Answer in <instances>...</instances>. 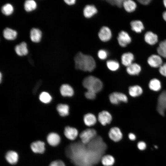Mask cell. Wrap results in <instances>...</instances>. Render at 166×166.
<instances>
[{
    "label": "cell",
    "mask_w": 166,
    "mask_h": 166,
    "mask_svg": "<svg viewBox=\"0 0 166 166\" xmlns=\"http://www.w3.org/2000/svg\"><path fill=\"white\" fill-rule=\"evenodd\" d=\"M75 67L76 69L85 71L91 72L96 67V62L92 56L77 53L74 57Z\"/></svg>",
    "instance_id": "cell-1"
},
{
    "label": "cell",
    "mask_w": 166,
    "mask_h": 166,
    "mask_svg": "<svg viewBox=\"0 0 166 166\" xmlns=\"http://www.w3.org/2000/svg\"><path fill=\"white\" fill-rule=\"evenodd\" d=\"M82 84L87 90L97 93L100 91L103 88V84L99 78L92 76L86 77L84 79Z\"/></svg>",
    "instance_id": "cell-2"
},
{
    "label": "cell",
    "mask_w": 166,
    "mask_h": 166,
    "mask_svg": "<svg viewBox=\"0 0 166 166\" xmlns=\"http://www.w3.org/2000/svg\"><path fill=\"white\" fill-rule=\"evenodd\" d=\"M97 134V131L95 129L88 128L81 131L79 136L81 143L86 144L90 142Z\"/></svg>",
    "instance_id": "cell-3"
},
{
    "label": "cell",
    "mask_w": 166,
    "mask_h": 166,
    "mask_svg": "<svg viewBox=\"0 0 166 166\" xmlns=\"http://www.w3.org/2000/svg\"><path fill=\"white\" fill-rule=\"evenodd\" d=\"M157 109L160 114L164 115L166 110V90L161 92L158 97Z\"/></svg>",
    "instance_id": "cell-4"
},
{
    "label": "cell",
    "mask_w": 166,
    "mask_h": 166,
    "mask_svg": "<svg viewBox=\"0 0 166 166\" xmlns=\"http://www.w3.org/2000/svg\"><path fill=\"white\" fill-rule=\"evenodd\" d=\"M108 135L109 138L115 142L120 141L123 137L122 132L120 129L117 127L111 128L109 131Z\"/></svg>",
    "instance_id": "cell-5"
},
{
    "label": "cell",
    "mask_w": 166,
    "mask_h": 166,
    "mask_svg": "<svg viewBox=\"0 0 166 166\" xmlns=\"http://www.w3.org/2000/svg\"><path fill=\"white\" fill-rule=\"evenodd\" d=\"M109 100L113 104H118L121 102H126L128 101V98L124 94L119 92H113L109 96Z\"/></svg>",
    "instance_id": "cell-6"
},
{
    "label": "cell",
    "mask_w": 166,
    "mask_h": 166,
    "mask_svg": "<svg viewBox=\"0 0 166 166\" xmlns=\"http://www.w3.org/2000/svg\"><path fill=\"white\" fill-rule=\"evenodd\" d=\"M117 40L119 45L122 47H125L131 42V38L126 31H121L118 34Z\"/></svg>",
    "instance_id": "cell-7"
},
{
    "label": "cell",
    "mask_w": 166,
    "mask_h": 166,
    "mask_svg": "<svg viewBox=\"0 0 166 166\" xmlns=\"http://www.w3.org/2000/svg\"><path fill=\"white\" fill-rule=\"evenodd\" d=\"M64 134L67 139L72 141L76 140L79 135L78 131L76 128L69 126L65 128Z\"/></svg>",
    "instance_id": "cell-8"
},
{
    "label": "cell",
    "mask_w": 166,
    "mask_h": 166,
    "mask_svg": "<svg viewBox=\"0 0 166 166\" xmlns=\"http://www.w3.org/2000/svg\"><path fill=\"white\" fill-rule=\"evenodd\" d=\"M112 117L111 114L106 111H103L99 113L98 120L103 126L109 124L112 121Z\"/></svg>",
    "instance_id": "cell-9"
},
{
    "label": "cell",
    "mask_w": 166,
    "mask_h": 166,
    "mask_svg": "<svg viewBox=\"0 0 166 166\" xmlns=\"http://www.w3.org/2000/svg\"><path fill=\"white\" fill-rule=\"evenodd\" d=\"M162 60L159 55L152 54L148 59L147 62L150 66L153 68L160 67L163 64Z\"/></svg>",
    "instance_id": "cell-10"
},
{
    "label": "cell",
    "mask_w": 166,
    "mask_h": 166,
    "mask_svg": "<svg viewBox=\"0 0 166 166\" xmlns=\"http://www.w3.org/2000/svg\"><path fill=\"white\" fill-rule=\"evenodd\" d=\"M98 35L101 41L106 42L111 39L112 37V33L109 27L104 26L100 29Z\"/></svg>",
    "instance_id": "cell-11"
},
{
    "label": "cell",
    "mask_w": 166,
    "mask_h": 166,
    "mask_svg": "<svg viewBox=\"0 0 166 166\" xmlns=\"http://www.w3.org/2000/svg\"><path fill=\"white\" fill-rule=\"evenodd\" d=\"M32 151L36 153L42 154L45 151V144L42 141L38 140L32 142L30 145Z\"/></svg>",
    "instance_id": "cell-12"
},
{
    "label": "cell",
    "mask_w": 166,
    "mask_h": 166,
    "mask_svg": "<svg viewBox=\"0 0 166 166\" xmlns=\"http://www.w3.org/2000/svg\"><path fill=\"white\" fill-rule=\"evenodd\" d=\"M47 140L50 145L54 147L57 146L60 143L61 138L57 133L51 132L48 135L47 137Z\"/></svg>",
    "instance_id": "cell-13"
},
{
    "label": "cell",
    "mask_w": 166,
    "mask_h": 166,
    "mask_svg": "<svg viewBox=\"0 0 166 166\" xmlns=\"http://www.w3.org/2000/svg\"><path fill=\"white\" fill-rule=\"evenodd\" d=\"M144 40L148 44L153 45L157 42L158 37L156 34L151 31H148L145 34Z\"/></svg>",
    "instance_id": "cell-14"
},
{
    "label": "cell",
    "mask_w": 166,
    "mask_h": 166,
    "mask_svg": "<svg viewBox=\"0 0 166 166\" xmlns=\"http://www.w3.org/2000/svg\"><path fill=\"white\" fill-rule=\"evenodd\" d=\"M14 49L17 54L19 56L26 55L28 52L27 44L24 42L16 45Z\"/></svg>",
    "instance_id": "cell-15"
},
{
    "label": "cell",
    "mask_w": 166,
    "mask_h": 166,
    "mask_svg": "<svg viewBox=\"0 0 166 166\" xmlns=\"http://www.w3.org/2000/svg\"><path fill=\"white\" fill-rule=\"evenodd\" d=\"M42 32L40 30L33 28L30 31V37L32 41L35 43L40 42L42 37Z\"/></svg>",
    "instance_id": "cell-16"
},
{
    "label": "cell",
    "mask_w": 166,
    "mask_h": 166,
    "mask_svg": "<svg viewBox=\"0 0 166 166\" xmlns=\"http://www.w3.org/2000/svg\"><path fill=\"white\" fill-rule=\"evenodd\" d=\"M6 161L12 165L16 164L18 162V153L13 151H9L7 152L5 155Z\"/></svg>",
    "instance_id": "cell-17"
},
{
    "label": "cell",
    "mask_w": 166,
    "mask_h": 166,
    "mask_svg": "<svg viewBox=\"0 0 166 166\" xmlns=\"http://www.w3.org/2000/svg\"><path fill=\"white\" fill-rule=\"evenodd\" d=\"M83 121L86 126L90 127L95 125L97 121V119L93 114L88 113L84 116Z\"/></svg>",
    "instance_id": "cell-18"
},
{
    "label": "cell",
    "mask_w": 166,
    "mask_h": 166,
    "mask_svg": "<svg viewBox=\"0 0 166 166\" xmlns=\"http://www.w3.org/2000/svg\"><path fill=\"white\" fill-rule=\"evenodd\" d=\"M134 60V56L133 54L130 52L124 53L121 56V63L123 65L126 67L132 63Z\"/></svg>",
    "instance_id": "cell-19"
},
{
    "label": "cell",
    "mask_w": 166,
    "mask_h": 166,
    "mask_svg": "<svg viewBox=\"0 0 166 166\" xmlns=\"http://www.w3.org/2000/svg\"><path fill=\"white\" fill-rule=\"evenodd\" d=\"M101 162L103 166H113L115 162V159L113 156L107 154L101 157Z\"/></svg>",
    "instance_id": "cell-20"
},
{
    "label": "cell",
    "mask_w": 166,
    "mask_h": 166,
    "mask_svg": "<svg viewBox=\"0 0 166 166\" xmlns=\"http://www.w3.org/2000/svg\"><path fill=\"white\" fill-rule=\"evenodd\" d=\"M17 34V32L16 30L9 28H6L3 32V36L4 38L9 40H13L15 39Z\"/></svg>",
    "instance_id": "cell-21"
},
{
    "label": "cell",
    "mask_w": 166,
    "mask_h": 166,
    "mask_svg": "<svg viewBox=\"0 0 166 166\" xmlns=\"http://www.w3.org/2000/svg\"><path fill=\"white\" fill-rule=\"evenodd\" d=\"M60 92L61 95L64 97H71L74 93L73 88L67 84H63L61 86Z\"/></svg>",
    "instance_id": "cell-22"
},
{
    "label": "cell",
    "mask_w": 166,
    "mask_h": 166,
    "mask_svg": "<svg viewBox=\"0 0 166 166\" xmlns=\"http://www.w3.org/2000/svg\"><path fill=\"white\" fill-rule=\"evenodd\" d=\"M97 12L96 7L93 5H88L85 6L83 10L84 16L87 18L92 17Z\"/></svg>",
    "instance_id": "cell-23"
},
{
    "label": "cell",
    "mask_w": 166,
    "mask_h": 166,
    "mask_svg": "<svg viewBox=\"0 0 166 166\" xmlns=\"http://www.w3.org/2000/svg\"><path fill=\"white\" fill-rule=\"evenodd\" d=\"M141 70L140 66L138 64L132 63L127 67L126 71L128 74L134 75L138 74Z\"/></svg>",
    "instance_id": "cell-24"
},
{
    "label": "cell",
    "mask_w": 166,
    "mask_h": 166,
    "mask_svg": "<svg viewBox=\"0 0 166 166\" xmlns=\"http://www.w3.org/2000/svg\"><path fill=\"white\" fill-rule=\"evenodd\" d=\"M130 26L132 30L137 33H140L144 29L143 23L139 20L131 21L130 22Z\"/></svg>",
    "instance_id": "cell-25"
},
{
    "label": "cell",
    "mask_w": 166,
    "mask_h": 166,
    "mask_svg": "<svg viewBox=\"0 0 166 166\" xmlns=\"http://www.w3.org/2000/svg\"><path fill=\"white\" fill-rule=\"evenodd\" d=\"M123 6L125 10L128 12H132L134 11L137 7L136 4L132 0H124Z\"/></svg>",
    "instance_id": "cell-26"
},
{
    "label": "cell",
    "mask_w": 166,
    "mask_h": 166,
    "mask_svg": "<svg viewBox=\"0 0 166 166\" xmlns=\"http://www.w3.org/2000/svg\"><path fill=\"white\" fill-rule=\"evenodd\" d=\"M141 88L137 85L130 86L129 88L128 92L132 97H135L140 96L142 93Z\"/></svg>",
    "instance_id": "cell-27"
},
{
    "label": "cell",
    "mask_w": 166,
    "mask_h": 166,
    "mask_svg": "<svg viewBox=\"0 0 166 166\" xmlns=\"http://www.w3.org/2000/svg\"><path fill=\"white\" fill-rule=\"evenodd\" d=\"M57 109L59 115L62 117L67 116L69 114V107L66 104H58L57 106Z\"/></svg>",
    "instance_id": "cell-28"
},
{
    "label": "cell",
    "mask_w": 166,
    "mask_h": 166,
    "mask_svg": "<svg viewBox=\"0 0 166 166\" xmlns=\"http://www.w3.org/2000/svg\"><path fill=\"white\" fill-rule=\"evenodd\" d=\"M157 51L159 55L166 58V40L160 43L157 48Z\"/></svg>",
    "instance_id": "cell-29"
},
{
    "label": "cell",
    "mask_w": 166,
    "mask_h": 166,
    "mask_svg": "<svg viewBox=\"0 0 166 166\" xmlns=\"http://www.w3.org/2000/svg\"><path fill=\"white\" fill-rule=\"evenodd\" d=\"M37 7V3L34 0H27L24 2V8L27 12L32 11L36 9Z\"/></svg>",
    "instance_id": "cell-30"
},
{
    "label": "cell",
    "mask_w": 166,
    "mask_h": 166,
    "mask_svg": "<svg viewBox=\"0 0 166 166\" xmlns=\"http://www.w3.org/2000/svg\"><path fill=\"white\" fill-rule=\"evenodd\" d=\"M149 87L152 90L158 91L161 89L160 82L156 78L152 79L149 83Z\"/></svg>",
    "instance_id": "cell-31"
},
{
    "label": "cell",
    "mask_w": 166,
    "mask_h": 166,
    "mask_svg": "<svg viewBox=\"0 0 166 166\" xmlns=\"http://www.w3.org/2000/svg\"><path fill=\"white\" fill-rule=\"evenodd\" d=\"M14 11L13 6L9 3L4 5L1 8V11L3 14L9 16L12 14Z\"/></svg>",
    "instance_id": "cell-32"
},
{
    "label": "cell",
    "mask_w": 166,
    "mask_h": 166,
    "mask_svg": "<svg viewBox=\"0 0 166 166\" xmlns=\"http://www.w3.org/2000/svg\"><path fill=\"white\" fill-rule=\"evenodd\" d=\"M106 65L108 68L112 71L117 70L120 66L119 63L113 60L108 61L106 62Z\"/></svg>",
    "instance_id": "cell-33"
},
{
    "label": "cell",
    "mask_w": 166,
    "mask_h": 166,
    "mask_svg": "<svg viewBox=\"0 0 166 166\" xmlns=\"http://www.w3.org/2000/svg\"><path fill=\"white\" fill-rule=\"evenodd\" d=\"M39 99L42 102L44 103H48L51 101L52 98L49 93L46 92H43L40 94Z\"/></svg>",
    "instance_id": "cell-34"
},
{
    "label": "cell",
    "mask_w": 166,
    "mask_h": 166,
    "mask_svg": "<svg viewBox=\"0 0 166 166\" xmlns=\"http://www.w3.org/2000/svg\"><path fill=\"white\" fill-rule=\"evenodd\" d=\"M123 0H109L106 1L111 5L116 6L118 7H121L123 6Z\"/></svg>",
    "instance_id": "cell-35"
},
{
    "label": "cell",
    "mask_w": 166,
    "mask_h": 166,
    "mask_svg": "<svg viewBox=\"0 0 166 166\" xmlns=\"http://www.w3.org/2000/svg\"><path fill=\"white\" fill-rule=\"evenodd\" d=\"M96 93H95L92 91L87 90L85 94V97L90 100L94 99L96 97Z\"/></svg>",
    "instance_id": "cell-36"
},
{
    "label": "cell",
    "mask_w": 166,
    "mask_h": 166,
    "mask_svg": "<svg viewBox=\"0 0 166 166\" xmlns=\"http://www.w3.org/2000/svg\"><path fill=\"white\" fill-rule=\"evenodd\" d=\"M49 166H65V165L62 160H56L51 162Z\"/></svg>",
    "instance_id": "cell-37"
},
{
    "label": "cell",
    "mask_w": 166,
    "mask_h": 166,
    "mask_svg": "<svg viewBox=\"0 0 166 166\" xmlns=\"http://www.w3.org/2000/svg\"><path fill=\"white\" fill-rule=\"evenodd\" d=\"M99 58L101 60H104L107 57V53L106 51L103 49L99 50L97 53Z\"/></svg>",
    "instance_id": "cell-38"
},
{
    "label": "cell",
    "mask_w": 166,
    "mask_h": 166,
    "mask_svg": "<svg viewBox=\"0 0 166 166\" xmlns=\"http://www.w3.org/2000/svg\"><path fill=\"white\" fill-rule=\"evenodd\" d=\"M159 71L162 75L166 77V63L162 64L159 67Z\"/></svg>",
    "instance_id": "cell-39"
},
{
    "label": "cell",
    "mask_w": 166,
    "mask_h": 166,
    "mask_svg": "<svg viewBox=\"0 0 166 166\" xmlns=\"http://www.w3.org/2000/svg\"><path fill=\"white\" fill-rule=\"evenodd\" d=\"M137 147L140 150H144L146 147V144L143 141H140L138 143Z\"/></svg>",
    "instance_id": "cell-40"
},
{
    "label": "cell",
    "mask_w": 166,
    "mask_h": 166,
    "mask_svg": "<svg viewBox=\"0 0 166 166\" xmlns=\"http://www.w3.org/2000/svg\"><path fill=\"white\" fill-rule=\"evenodd\" d=\"M151 1V0H138V1L141 4L146 5H148Z\"/></svg>",
    "instance_id": "cell-41"
},
{
    "label": "cell",
    "mask_w": 166,
    "mask_h": 166,
    "mask_svg": "<svg viewBox=\"0 0 166 166\" xmlns=\"http://www.w3.org/2000/svg\"><path fill=\"white\" fill-rule=\"evenodd\" d=\"M64 1L66 4L69 5L74 4L76 1L75 0H65Z\"/></svg>",
    "instance_id": "cell-42"
},
{
    "label": "cell",
    "mask_w": 166,
    "mask_h": 166,
    "mask_svg": "<svg viewBox=\"0 0 166 166\" xmlns=\"http://www.w3.org/2000/svg\"><path fill=\"white\" fill-rule=\"evenodd\" d=\"M128 137L130 140H134L136 138L135 135L132 133H130L128 134Z\"/></svg>",
    "instance_id": "cell-43"
},
{
    "label": "cell",
    "mask_w": 166,
    "mask_h": 166,
    "mask_svg": "<svg viewBox=\"0 0 166 166\" xmlns=\"http://www.w3.org/2000/svg\"><path fill=\"white\" fill-rule=\"evenodd\" d=\"M162 16L164 20L166 22V11L163 12L162 14Z\"/></svg>",
    "instance_id": "cell-44"
},
{
    "label": "cell",
    "mask_w": 166,
    "mask_h": 166,
    "mask_svg": "<svg viewBox=\"0 0 166 166\" xmlns=\"http://www.w3.org/2000/svg\"><path fill=\"white\" fill-rule=\"evenodd\" d=\"M163 2L164 6L166 8V0H164L163 1Z\"/></svg>",
    "instance_id": "cell-45"
},
{
    "label": "cell",
    "mask_w": 166,
    "mask_h": 166,
    "mask_svg": "<svg viewBox=\"0 0 166 166\" xmlns=\"http://www.w3.org/2000/svg\"><path fill=\"white\" fill-rule=\"evenodd\" d=\"M2 74L1 73H0V82H1L2 81Z\"/></svg>",
    "instance_id": "cell-46"
},
{
    "label": "cell",
    "mask_w": 166,
    "mask_h": 166,
    "mask_svg": "<svg viewBox=\"0 0 166 166\" xmlns=\"http://www.w3.org/2000/svg\"><path fill=\"white\" fill-rule=\"evenodd\" d=\"M155 148H157V146H155Z\"/></svg>",
    "instance_id": "cell-47"
}]
</instances>
